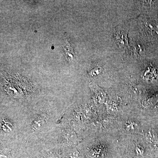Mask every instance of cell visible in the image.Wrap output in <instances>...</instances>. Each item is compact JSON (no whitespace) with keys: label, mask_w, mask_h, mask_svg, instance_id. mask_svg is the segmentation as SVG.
<instances>
[{"label":"cell","mask_w":158,"mask_h":158,"mask_svg":"<svg viewBox=\"0 0 158 158\" xmlns=\"http://www.w3.org/2000/svg\"><path fill=\"white\" fill-rule=\"evenodd\" d=\"M115 37L116 42L121 48H128V39L127 35L124 31L118 30L116 33Z\"/></svg>","instance_id":"6da1fadb"},{"label":"cell","mask_w":158,"mask_h":158,"mask_svg":"<svg viewBox=\"0 0 158 158\" xmlns=\"http://www.w3.org/2000/svg\"><path fill=\"white\" fill-rule=\"evenodd\" d=\"M135 48L136 54L139 56H143L145 53L144 47L141 46L140 44H137V45H135Z\"/></svg>","instance_id":"7a4b0ae2"},{"label":"cell","mask_w":158,"mask_h":158,"mask_svg":"<svg viewBox=\"0 0 158 158\" xmlns=\"http://www.w3.org/2000/svg\"><path fill=\"white\" fill-rule=\"evenodd\" d=\"M101 67H98L95 69H93L91 71L90 75H96L98 74L101 72Z\"/></svg>","instance_id":"3957f363"}]
</instances>
